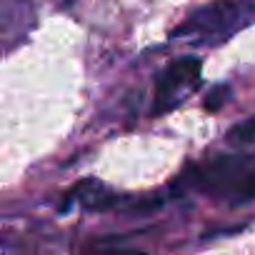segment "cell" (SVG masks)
Returning a JSON list of instances; mask_svg holds the SVG:
<instances>
[{
  "label": "cell",
  "mask_w": 255,
  "mask_h": 255,
  "mask_svg": "<svg viewBox=\"0 0 255 255\" xmlns=\"http://www.w3.org/2000/svg\"><path fill=\"white\" fill-rule=\"evenodd\" d=\"M200 73H203V63L195 55H185V58L173 60L158 78L155 113H168L178 103H183L188 98V93L195 90V85L200 83Z\"/></svg>",
  "instance_id": "7a4b0ae2"
},
{
  "label": "cell",
  "mask_w": 255,
  "mask_h": 255,
  "mask_svg": "<svg viewBox=\"0 0 255 255\" xmlns=\"http://www.w3.org/2000/svg\"><path fill=\"white\" fill-rule=\"evenodd\" d=\"M245 8L240 3H213L200 10H195L178 30L175 35H198V38H225L233 30H238L245 23Z\"/></svg>",
  "instance_id": "3957f363"
},
{
  "label": "cell",
  "mask_w": 255,
  "mask_h": 255,
  "mask_svg": "<svg viewBox=\"0 0 255 255\" xmlns=\"http://www.w3.org/2000/svg\"><path fill=\"white\" fill-rule=\"evenodd\" d=\"M108 255H145L140 250H115V253H108Z\"/></svg>",
  "instance_id": "ba28073f"
},
{
  "label": "cell",
  "mask_w": 255,
  "mask_h": 255,
  "mask_svg": "<svg viewBox=\"0 0 255 255\" xmlns=\"http://www.w3.org/2000/svg\"><path fill=\"white\" fill-rule=\"evenodd\" d=\"M228 95H230V90L225 88V85H220V88H213L210 90V95L205 98V110H220L223 105H225V100H228Z\"/></svg>",
  "instance_id": "52a82bcc"
},
{
  "label": "cell",
  "mask_w": 255,
  "mask_h": 255,
  "mask_svg": "<svg viewBox=\"0 0 255 255\" xmlns=\"http://www.w3.org/2000/svg\"><path fill=\"white\" fill-rule=\"evenodd\" d=\"M78 193H80L78 195L80 205L88 208V210H108V208H113L118 203V195L110 193L108 188L98 185V183H83L78 188Z\"/></svg>",
  "instance_id": "277c9868"
},
{
  "label": "cell",
  "mask_w": 255,
  "mask_h": 255,
  "mask_svg": "<svg viewBox=\"0 0 255 255\" xmlns=\"http://www.w3.org/2000/svg\"><path fill=\"white\" fill-rule=\"evenodd\" d=\"M228 140L240 145H255V118H248L228 130Z\"/></svg>",
  "instance_id": "5b68a950"
},
{
  "label": "cell",
  "mask_w": 255,
  "mask_h": 255,
  "mask_svg": "<svg viewBox=\"0 0 255 255\" xmlns=\"http://www.w3.org/2000/svg\"><path fill=\"white\" fill-rule=\"evenodd\" d=\"M248 200H255V165L245 173V178L240 180L238 190L230 198V203H248Z\"/></svg>",
  "instance_id": "8992f818"
},
{
  "label": "cell",
  "mask_w": 255,
  "mask_h": 255,
  "mask_svg": "<svg viewBox=\"0 0 255 255\" xmlns=\"http://www.w3.org/2000/svg\"><path fill=\"white\" fill-rule=\"evenodd\" d=\"M253 158L240 155V153H230V155H215L213 160H208L205 165L195 168L185 180L198 188L200 193L215 195V198H233V193L238 190L240 180L245 178V173L253 168Z\"/></svg>",
  "instance_id": "6da1fadb"
}]
</instances>
